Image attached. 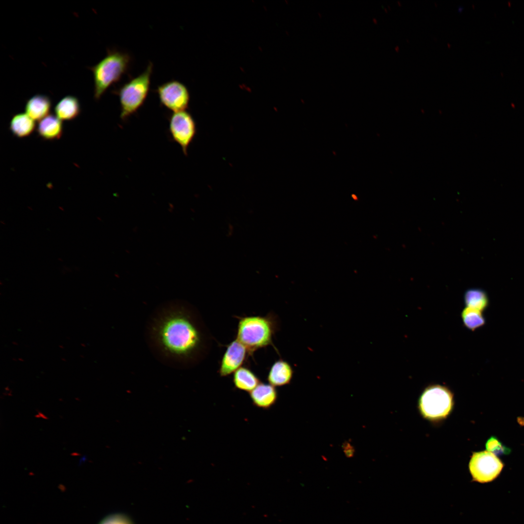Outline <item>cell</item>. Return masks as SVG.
Segmentation results:
<instances>
[{
  "label": "cell",
  "mask_w": 524,
  "mask_h": 524,
  "mask_svg": "<svg viewBox=\"0 0 524 524\" xmlns=\"http://www.w3.org/2000/svg\"><path fill=\"white\" fill-rule=\"evenodd\" d=\"M249 396L255 407L268 409L276 404L278 394L275 386L261 382L249 393Z\"/></svg>",
  "instance_id": "obj_10"
},
{
  "label": "cell",
  "mask_w": 524,
  "mask_h": 524,
  "mask_svg": "<svg viewBox=\"0 0 524 524\" xmlns=\"http://www.w3.org/2000/svg\"><path fill=\"white\" fill-rule=\"evenodd\" d=\"M160 103L174 112L186 111L190 101L187 87L181 82L173 80L157 86L155 91Z\"/></svg>",
  "instance_id": "obj_7"
},
{
  "label": "cell",
  "mask_w": 524,
  "mask_h": 524,
  "mask_svg": "<svg viewBox=\"0 0 524 524\" xmlns=\"http://www.w3.org/2000/svg\"><path fill=\"white\" fill-rule=\"evenodd\" d=\"M86 459H87V457H86V455H83V456H82V458H80V461H79V465H81V464H82V462H85V461L86 460Z\"/></svg>",
  "instance_id": "obj_21"
},
{
  "label": "cell",
  "mask_w": 524,
  "mask_h": 524,
  "mask_svg": "<svg viewBox=\"0 0 524 524\" xmlns=\"http://www.w3.org/2000/svg\"><path fill=\"white\" fill-rule=\"evenodd\" d=\"M232 380L236 389L249 393L261 383L256 375L245 366H241L234 373Z\"/></svg>",
  "instance_id": "obj_15"
},
{
  "label": "cell",
  "mask_w": 524,
  "mask_h": 524,
  "mask_svg": "<svg viewBox=\"0 0 524 524\" xmlns=\"http://www.w3.org/2000/svg\"><path fill=\"white\" fill-rule=\"evenodd\" d=\"M503 466L501 460L488 451L474 453L469 464L474 480L480 483L494 480L500 474Z\"/></svg>",
  "instance_id": "obj_6"
},
{
  "label": "cell",
  "mask_w": 524,
  "mask_h": 524,
  "mask_svg": "<svg viewBox=\"0 0 524 524\" xmlns=\"http://www.w3.org/2000/svg\"><path fill=\"white\" fill-rule=\"evenodd\" d=\"M248 354L247 348L236 339L230 343L222 358L219 374L227 377L240 368Z\"/></svg>",
  "instance_id": "obj_9"
},
{
  "label": "cell",
  "mask_w": 524,
  "mask_h": 524,
  "mask_svg": "<svg viewBox=\"0 0 524 524\" xmlns=\"http://www.w3.org/2000/svg\"><path fill=\"white\" fill-rule=\"evenodd\" d=\"M37 132L44 140H57L62 135L63 125L61 120L56 115H49L39 121Z\"/></svg>",
  "instance_id": "obj_13"
},
{
  "label": "cell",
  "mask_w": 524,
  "mask_h": 524,
  "mask_svg": "<svg viewBox=\"0 0 524 524\" xmlns=\"http://www.w3.org/2000/svg\"><path fill=\"white\" fill-rule=\"evenodd\" d=\"M99 524H133L128 517L122 514H114L105 518Z\"/></svg>",
  "instance_id": "obj_20"
},
{
  "label": "cell",
  "mask_w": 524,
  "mask_h": 524,
  "mask_svg": "<svg viewBox=\"0 0 524 524\" xmlns=\"http://www.w3.org/2000/svg\"><path fill=\"white\" fill-rule=\"evenodd\" d=\"M153 67L149 62L142 73L112 91L118 97L122 120H127L144 104L149 91Z\"/></svg>",
  "instance_id": "obj_4"
},
{
  "label": "cell",
  "mask_w": 524,
  "mask_h": 524,
  "mask_svg": "<svg viewBox=\"0 0 524 524\" xmlns=\"http://www.w3.org/2000/svg\"><path fill=\"white\" fill-rule=\"evenodd\" d=\"M275 321L269 315L248 316L239 319L236 339L252 354L257 349L272 344Z\"/></svg>",
  "instance_id": "obj_3"
},
{
  "label": "cell",
  "mask_w": 524,
  "mask_h": 524,
  "mask_svg": "<svg viewBox=\"0 0 524 524\" xmlns=\"http://www.w3.org/2000/svg\"><path fill=\"white\" fill-rule=\"evenodd\" d=\"M294 374L291 365L286 361L279 359L276 361L269 369L267 377L269 383L275 387L288 384Z\"/></svg>",
  "instance_id": "obj_11"
},
{
  "label": "cell",
  "mask_w": 524,
  "mask_h": 524,
  "mask_svg": "<svg viewBox=\"0 0 524 524\" xmlns=\"http://www.w3.org/2000/svg\"><path fill=\"white\" fill-rule=\"evenodd\" d=\"M454 405L453 394L446 386L433 384L427 386L420 396L418 408L423 417L431 421L445 419Z\"/></svg>",
  "instance_id": "obj_5"
},
{
  "label": "cell",
  "mask_w": 524,
  "mask_h": 524,
  "mask_svg": "<svg viewBox=\"0 0 524 524\" xmlns=\"http://www.w3.org/2000/svg\"><path fill=\"white\" fill-rule=\"evenodd\" d=\"M51 101L47 96L37 94L28 100L25 110L26 114L34 120L40 121L48 115Z\"/></svg>",
  "instance_id": "obj_12"
},
{
  "label": "cell",
  "mask_w": 524,
  "mask_h": 524,
  "mask_svg": "<svg viewBox=\"0 0 524 524\" xmlns=\"http://www.w3.org/2000/svg\"><path fill=\"white\" fill-rule=\"evenodd\" d=\"M461 318L464 326L472 331H475L485 324V319L482 311L468 307H465L462 310Z\"/></svg>",
  "instance_id": "obj_18"
},
{
  "label": "cell",
  "mask_w": 524,
  "mask_h": 524,
  "mask_svg": "<svg viewBox=\"0 0 524 524\" xmlns=\"http://www.w3.org/2000/svg\"><path fill=\"white\" fill-rule=\"evenodd\" d=\"M54 111L56 116L61 120H73L79 116L81 113L79 100L75 96H66L56 104Z\"/></svg>",
  "instance_id": "obj_14"
},
{
  "label": "cell",
  "mask_w": 524,
  "mask_h": 524,
  "mask_svg": "<svg viewBox=\"0 0 524 524\" xmlns=\"http://www.w3.org/2000/svg\"><path fill=\"white\" fill-rule=\"evenodd\" d=\"M169 130L173 139L186 155L196 133V123L191 115L186 111L173 113L169 119Z\"/></svg>",
  "instance_id": "obj_8"
},
{
  "label": "cell",
  "mask_w": 524,
  "mask_h": 524,
  "mask_svg": "<svg viewBox=\"0 0 524 524\" xmlns=\"http://www.w3.org/2000/svg\"><path fill=\"white\" fill-rule=\"evenodd\" d=\"M158 337L165 351L178 357L193 354L201 344V334L194 322L186 314L179 313L163 320L159 328Z\"/></svg>",
  "instance_id": "obj_1"
},
{
  "label": "cell",
  "mask_w": 524,
  "mask_h": 524,
  "mask_svg": "<svg viewBox=\"0 0 524 524\" xmlns=\"http://www.w3.org/2000/svg\"><path fill=\"white\" fill-rule=\"evenodd\" d=\"M131 61V56L128 52L109 49L105 57L89 68L93 75L95 100L99 99L110 86L128 73Z\"/></svg>",
  "instance_id": "obj_2"
},
{
  "label": "cell",
  "mask_w": 524,
  "mask_h": 524,
  "mask_svg": "<svg viewBox=\"0 0 524 524\" xmlns=\"http://www.w3.org/2000/svg\"><path fill=\"white\" fill-rule=\"evenodd\" d=\"M464 301L466 307L482 312L488 308L489 304V299L487 293L479 288H471L467 290L464 295Z\"/></svg>",
  "instance_id": "obj_17"
},
{
  "label": "cell",
  "mask_w": 524,
  "mask_h": 524,
  "mask_svg": "<svg viewBox=\"0 0 524 524\" xmlns=\"http://www.w3.org/2000/svg\"><path fill=\"white\" fill-rule=\"evenodd\" d=\"M9 128L15 136L24 138L33 133L35 128V124L34 120L26 114L19 113L12 117Z\"/></svg>",
  "instance_id": "obj_16"
},
{
  "label": "cell",
  "mask_w": 524,
  "mask_h": 524,
  "mask_svg": "<svg viewBox=\"0 0 524 524\" xmlns=\"http://www.w3.org/2000/svg\"><path fill=\"white\" fill-rule=\"evenodd\" d=\"M486 448L488 451L492 453L496 456L508 455L511 450L505 446L494 436L490 437L487 441Z\"/></svg>",
  "instance_id": "obj_19"
}]
</instances>
